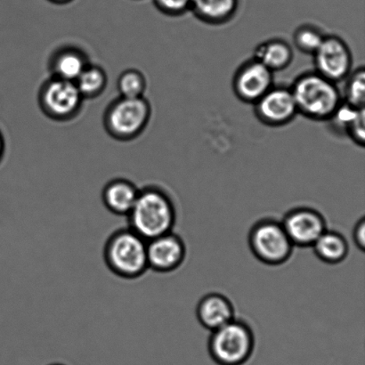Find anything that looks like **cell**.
I'll return each mask as SVG.
<instances>
[{"label":"cell","instance_id":"277c9868","mask_svg":"<svg viewBox=\"0 0 365 365\" xmlns=\"http://www.w3.org/2000/svg\"><path fill=\"white\" fill-rule=\"evenodd\" d=\"M255 349V334L245 320L234 318L224 327L211 331L207 350L217 365H243Z\"/></svg>","mask_w":365,"mask_h":365},{"label":"cell","instance_id":"d6986e66","mask_svg":"<svg viewBox=\"0 0 365 365\" xmlns=\"http://www.w3.org/2000/svg\"><path fill=\"white\" fill-rule=\"evenodd\" d=\"M107 82L108 78L106 71L96 64L89 63L75 81V84L84 99H93L103 94Z\"/></svg>","mask_w":365,"mask_h":365},{"label":"cell","instance_id":"d4e9b609","mask_svg":"<svg viewBox=\"0 0 365 365\" xmlns=\"http://www.w3.org/2000/svg\"><path fill=\"white\" fill-rule=\"evenodd\" d=\"M356 145L364 146L365 142V112L364 108L359 110L355 119L350 123L346 134Z\"/></svg>","mask_w":365,"mask_h":365},{"label":"cell","instance_id":"9c48e42d","mask_svg":"<svg viewBox=\"0 0 365 365\" xmlns=\"http://www.w3.org/2000/svg\"><path fill=\"white\" fill-rule=\"evenodd\" d=\"M286 234L294 247H312L327 230L324 215L310 207H297L289 210L282 218Z\"/></svg>","mask_w":365,"mask_h":365},{"label":"cell","instance_id":"4316f807","mask_svg":"<svg viewBox=\"0 0 365 365\" xmlns=\"http://www.w3.org/2000/svg\"><path fill=\"white\" fill-rule=\"evenodd\" d=\"M4 153H5V140H4L3 135L0 132V162L3 158Z\"/></svg>","mask_w":365,"mask_h":365},{"label":"cell","instance_id":"52a82bcc","mask_svg":"<svg viewBox=\"0 0 365 365\" xmlns=\"http://www.w3.org/2000/svg\"><path fill=\"white\" fill-rule=\"evenodd\" d=\"M83 101L73 81L51 77L39 88V107L46 117L53 120H73L81 112Z\"/></svg>","mask_w":365,"mask_h":365},{"label":"cell","instance_id":"4fadbf2b","mask_svg":"<svg viewBox=\"0 0 365 365\" xmlns=\"http://www.w3.org/2000/svg\"><path fill=\"white\" fill-rule=\"evenodd\" d=\"M196 316L204 328L213 331L235 318V307L227 296L211 292L200 299Z\"/></svg>","mask_w":365,"mask_h":365},{"label":"cell","instance_id":"83f0119b","mask_svg":"<svg viewBox=\"0 0 365 365\" xmlns=\"http://www.w3.org/2000/svg\"><path fill=\"white\" fill-rule=\"evenodd\" d=\"M49 1H51L55 4H59V5H63V4H67L71 1H73V0H49Z\"/></svg>","mask_w":365,"mask_h":365},{"label":"cell","instance_id":"ba28073f","mask_svg":"<svg viewBox=\"0 0 365 365\" xmlns=\"http://www.w3.org/2000/svg\"><path fill=\"white\" fill-rule=\"evenodd\" d=\"M313 56L317 73L335 83L344 81L351 73L352 53L338 36H325Z\"/></svg>","mask_w":365,"mask_h":365},{"label":"cell","instance_id":"30bf717a","mask_svg":"<svg viewBox=\"0 0 365 365\" xmlns=\"http://www.w3.org/2000/svg\"><path fill=\"white\" fill-rule=\"evenodd\" d=\"M273 87V71L253 58L240 66L232 81L236 96L242 102L253 105Z\"/></svg>","mask_w":365,"mask_h":365},{"label":"cell","instance_id":"9a60e30c","mask_svg":"<svg viewBox=\"0 0 365 365\" xmlns=\"http://www.w3.org/2000/svg\"><path fill=\"white\" fill-rule=\"evenodd\" d=\"M139 189L133 182L124 178H116L107 182L102 192V200L107 210L117 216H128Z\"/></svg>","mask_w":365,"mask_h":365},{"label":"cell","instance_id":"2e32d148","mask_svg":"<svg viewBox=\"0 0 365 365\" xmlns=\"http://www.w3.org/2000/svg\"><path fill=\"white\" fill-rule=\"evenodd\" d=\"M293 56V50L287 42L272 38L257 46L253 59L275 73L286 69L292 63Z\"/></svg>","mask_w":365,"mask_h":365},{"label":"cell","instance_id":"f1b7e54d","mask_svg":"<svg viewBox=\"0 0 365 365\" xmlns=\"http://www.w3.org/2000/svg\"><path fill=\"white\" fill-rule=\"evenodd\" d=\"M50 365H64V364H50Z\"/></svg>","mask_w":365,"mask_h":365},{"label":"cell","instance_id":"6da1fadb","mask_svg":"<svg viewBox=\"0 0 365 365\" xmlns=\"http://www.w3.org/2000/svg\"><path fill=\"white\" fill-rule=\"evenodd\" d=\"M127 217L128 227L150 241L173 232L177 209L165 190L150 185L139 189L138 198Z\"/></svg>","mask_w":365,"mask_h":365},{"label":"cell","instance_id":"5bb4252c","mask_svg":"<svg viewBox=\"0 0 365 365\" xmlns=\"http://www.w3.org/2000/svg\"><path fill=\"white\" fill-rule=\"evenodd\" d=\"M89 63L87 55L81 49L63 46L50 57L49 69L52 77L75 82Z\"/></svg>","mask_w":365,"mask_h":365},{"label":"cell","instance_id":"8992f818","mask_svg":"<svg viewBox=\"0 0 365 365\" xmlns=\"http://www.w3.org/2000/svg\"><path fill=\"white\" fill-rule=\"evenodd\" d=\"M248 243L250 252L257 260L273 267L287 262L294 249L282 221L273 217H264L252 225Z\"/></svg>","mask_w":365,"mask_h":365},{"label":"cell","instance_id":"ac0fdd59","mask_svg":"<svg viewBox=\"0 0 365 365\" xmlns=\"http://www.w3.org/2000/svg\"><path fill=\"white\" fill-rule=\"evenodd\" d=\"M312 248L318 259L328 264L343 262L349 253V245L345 236L328 229L314 243Z\"/></svg>","mask_w":365,"mask_h":365},{"label":"cell","instance_id":"484cf974","mask_svg":"<svg viewBox=\"0 0 365 365\" xmlns=\"http://www.w3.org/2000/svg\"><path fill=\"white\" fill-rule=\"evenodd\" d=\"M354 242H355L357 248L361 252H364L365 249V218L363 217L357 221L353 232Z\"/></svg>","mask_w":365,"mask_h":365},{"label":"cell","instance_id":"603a6c76","mask_svg":"<svg viewBox=\"0 0 365 365\" xmlns=\"http://www.w3.org/2000/svg\"><path fill=\"white\" fill-rule=\"evenodd\" d=\"M359 110L361 109H356L355 107L349 106V103L342 101L328 121H330L332 128L336 132L346 134L350 123L355 119Z\"/></svg>","mask_w":365,"mask_h":365},{"label":"cell","instance_id":"e0dca14e","mask_svg":"<svg viewBox=\"0 0 365 365\" xmlns=\"http://www.w3.org/2000/svg\"><path fill=\"white\" fill-rule=\"evenodd\" d=\"M239 5L240 0H192L191 11L204 23L220 25L235 16Z\"/></svg>","mask_w":365,"mask_h":365},{"label":"cell","instance_id":"8fae6325","mask_svg":"<svg viewBox=\"0 0 365 365\" xmlns=\"http://www.w3.org/2000/svg\"><path fill=\"white\" fill-rule=\"evenodd\" d=\"M254 106L261 123L271 127L284 126L299 113L292 89L284 87L274 86Z\"/></svg>","mask_w":365,"mask_h":365},{"label":"cell","instance_id":"44dd1931","mask_svg":"<svg viewBox=\"0 0 365 365\" xmlns=\"http://www.w3.org/2000/svg\"><path fill=\"white\" fill-rule=\"evenodd\" d=\"M343 101L356 109L364 108L365 103V70L364 67L354 71L349 75Z\"/></svg>","mask_w":365,"mask_h":365},{"label":"cell","instance_id":"5b68a950","mask_svg":"<svg viewBox=\"0 0 365 365\" xmlns=\"http://www.w3.org/2000/svg\"><path fill=\"white\" fill-rule=\"evenodd\" d=\"M152 116L148 100L143 98H121L110 103L103 115L107 133L119 141L137 138L148 127Z\"/></svg>","mask_w":365,"mask_h":365},{"label":"cell","instance_id":"ffe728a7","mask_svg":"<svg viewBox=\"0 0 365 365\" xmlns=\"http://www.w3.org/2000/svg\"><path fill=\"white\" fill-rule=\"evenodd\" d=\"M146 78L140 71L128 69L118 78L117 88L121 98H138L144 96Z\"/></svg>","mask_w":365,"mask_h":365},{"label":"cell","instance_id":"cb8c5ba5","mask_svg":"<svg viewBox=\"0 0 365 365\" xmlns=\"http://www.w3.org/2000/svg\"><path fill=\"white\" fill-rule=\"evenodd\" d=\"M192 0H153L160 12L170 16H180L191 11Z\"/></svg>","mask_w":365,"mask_h":365},{"label":"cell","instance_id":"3957f363","mask_svg":"<svg viewBox=\"0 0 365 365\" xmlns=\"http://www.w3.org/2000/svg\"><path fill=\"white\" fill-rule=\"evenodd\" d=\"M337 83L317 71L297 78L291 88L298 112L314 120H329L343 101Z\"/></svg>","mask_w":365,"mask_h":365},{"label":"cell","instance_id":"7a4b0ae2","mask_svg":"<svg viewBox=\"0 0 365 365\" xmlns=\"http://www.w3.org/2000/svg\"><path fill=\"white\" fill-rule=\"evenodd\" d=\"M103 259L118 277L134 280L149 269L148 241L130 227L113 232L103 248Z\"/></svg>","mask_w":365,"mask_h":365},{"label":"cell","instance_id":"7c38bea8","mask_svg":"<svg viewBox=\"0 0 365 365\" xmlns=\"http://www.w3.org/2000/svg\"><path fill=\"white\" fill-rule=\"evenodd\" d=\"M186 246L180 235L173 232L148 241L149 269L157 273H170L184 263Z\"/></svg>","mask_w":365,"mask_h":365},{"label":"cell","instance_id":"7402d4cb","mask_svg":"<svg viewBox=\"0 0 365 365\" xmlns=\"http://www.w3.org/2000/svg\"><path fill=\"white\" fill-rule=\"evenodd\" d=\"M324 38L325 35L319 29L307 24L297 29L293 36V41L299 51L314 55V53L319 48Z\"/></svg>","mask_w":365,"mask_h":365}]
</instances>
